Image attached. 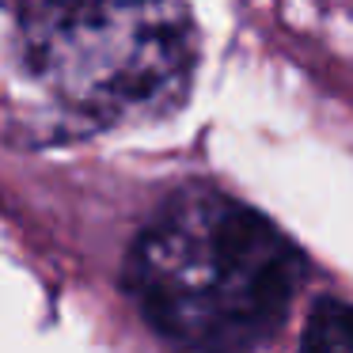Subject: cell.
I'll return each mask as SVG.
<instances>
[{
	"mask_svg": "<svg viewBox=\"0 0 353 353\" xmlns=\"http://www.w3.org/2000/svg\"><path fill=\"white\" fill-rule=\"evenodd\" d=\"M307 262L270 216L216 186L175 190L137 232L125 292L175 353H262Z\"/></svg>",
	"mask_w": 353,
	"mask_h": 353,
	"instance_id": "6da1fadb",
	"label": "cell"
},
{
	"mask_svg": "<svg viewBox=\"0 0 353 353\" xmlns=\"http://www.w3.org/2000/svg\"><path fill=\"white\" fill-rule=\"evenodd\" d=\"M23 42L34 80L99 125L175 110L198 65L186 0H39Z\"/></svg>",
	"mask_w": 353,
	"mask_h": 353,
	"instance_id": "7a4b0ae2",
	"label": "cell"
},
{
	"mask_svg": "<svg viewBox=\"0 0 353 353\" xmlns=\"http://www.w3.org/2000/svg\"><path fill=\"white\" fill-rule=\"evenodd\" d=\"M296 353H353V304L330 296L315 300Z\"/></svg>",
	"mask_w": 353,
	"mask_h": 353,
	"instance_id": "3957f363",
	"label": "cell"
}]
</instances>
